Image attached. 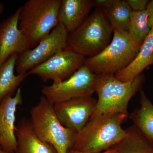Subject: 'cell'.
I'll list each match as a JSON object with an SVG mask.
<instances>
[{
  "label": "cell",
  "mask_w": 153,
  "mask_h": 153,
  "mask_svg": "<svg viewBox=\"0 0 153 153\" xmlns=\"http://www.w3.org/2000/svg\"><path fill=\"white\" fill-rule=\"evenodd\" d=\"M97 102L92 97L72 99L54 105V110L63 126L78 133L93 114Z\"/></svg>",
  "instance_id": "cell-10"
},
{
  "label": "cell",
  "mask_w": 153,
  "mask_h": 153,
  "mask_svg": "<svg viewBox=\"0 0 153 153\" xmlns=\"http://www.w3.org/2000/svg\"><path fill=\"white\" fill-rule=\"evenodd\" d=\"M23 102L21 88L14 96H8L0 103V147L6 152L15 153L17 142L15 130L16 113Z\"/></svg>",
  "instance_id": "cell-11"
},
{
  "label": "cell",
  "mask_w": 153,
  "mask_h": 153,
  "mask_svg": "<svg viewBox=\"0 0 153 153\" xmlns=\"http://www.w3.org/2000/svg\"><path fill=\"white\" fill-rule=\"evenodd\" d=\"M114 0H95L94 1V6L97 8L105 10L109 7L113 2Z\"/></svg>",
  "instance_id": "cell-23"
},
{
  "label": "cell",
  "mask_w": 153,
  "mask_h": 153,
  "mask_svg": "<svg viewBox=\"0 0 153 153\" xmlns=\"http://www.w3.org/2000/svg\"><path fill=\"white\" fill-rule=\"evenodd\" d=\"M103 10L113 31L128 32L132 11L126 1L114 0L112 4Z\"/></svg>",
  "instance_id": "cell-19"
},
{
  "label": "cell",
  "mask_w": 153,
  "mask_h": 153,
  "mask_svg": "<svg viewBox=\"0 0 153 153\" xmlns=\"http://www.w3.org/2000/svg\"><path fill=\"white\" fill-rule=\"evenodd\" d=\"M132 11H140L146 10L149 1L147 0H127Z\"/></svg>",
  "instance_id": "cell-21"
},
{
  "label": "cell",
  "mask_w": 153,
  "mask_h": 153,
  "mask_svg": "<svg viewBox=\"0 0 153 153\" xmlns=\"http://www.w3.org/2000/svg\"><path fill=\"white\" fill-rule=\"evenodd\" d=\"M4 8V6L2 3L0 2V16L2 13Z\"/></svg>",
  "instance_id": "cell-25"
},
{
  "label": "cell",
  "mask_w": 153,
  "mask_h": 153,
  "mask_svg": "<svg viewBox=\"0 0 153 153\" xmlns=\"http://www.w3.org/2000/svg\"><path fill=\"white\" fill-rule=\"evenodd\" d=\"M61 0H29L20 7L19 29L26 38L28 49L37 46L59 24Z\"/></svg>",
  "instance_id": "cell-3"
},
{
  "label": "cell",
  "mask_w": 153,
  "mask_h": 153,
  "mask_svg": "<svg viewBox=\"0 0 153 153\" xmlns=\"http://www.w3.org/2000/svg\"><path fill=\"white\" fill-rule=\"evenodd\" d=\"M112 33L104 11L97 8L79 27L68 33L67 47L84 57H93L109 45Z\"/></svg>",
  "instance_id": "cell-5"
},
{
  "label": "cell",
  "mask_w": 153,
  "mask_h": 153,
  "mask_svg": "<svg viewBox=\"0 0 153 153\" xmlns=\"http://www.w3.org/2000/svg\"><path fill=\"white\" fill-rule=\"evenodd\" d=\"M147 18L146 10L132 12L128 32L134 41L141 45L151 30Z\"/></svg>",
  "instance_id": "cell-20"
},
{
  "label": "cell",
  "mask_w": 153,
  "mask_h": 153,
  "mask_svg": "<svg viewBox=\"0 0 153 153\" xmlns=\"http://www.w3.org/2000/svg\"><path fill=\"white\" fill-rule=\"evenodd\" d=\"M144 81L142 74L127 82L119 80L114 74H96L94 91L98 99L90 119L108 113L121 114L128 117L129 102L141 89Z\"/></svg>",
  "instance_id": "cell-2"
},
{
  "label": "cell",
  "mask_w": 153,
  "mask_h": 153,
  "mask_svg": "<svg viewBox=\"0 0 153 153\" xmlns=\"http://www.w3.org/2000/svg\"><path fill=\"white\" fill-rule=\"evenodd\" d=\"M128 118L125 115L108 113L90 119L77 133L71 149L89 153H100L108 150L126 136L121 125Z\"/></svg>",
  "instance_id": "cell-1"
},
{
  "label": "cell",
  "mask_w": 153,
  "mask_h": 153,
  "mask_svg": "<svg viewBox=\"0 0 153 153\" xmlns=\"http://www.w3.org/2000/svg\"><path fill=\"white\" fill-rule=\"evenodd\" d=\"M95 76V74L83 65L67 79L44 85L41 93L53 105L72 99L92 97Z\"/></svg>",
  "instance_id": "cell-7"
},
{
  "label": "cell",
  "mask_w": 153,
  "mask_h": 153,
  "mask_svg": "<svg viewBox=\"0 0 153 153\" xmlns=\"http://www.w3.org/2000/svg\"><path fill=\"white\" fill-rule=\"evenodd\" d=\"M0 148H1V147H0Z\"/></svg>",
  "instance_id": "cell-27"
},
{
  "label": "cell",
  "mask_w": 153,
  "mask_h": 153,
  "mask_svg": "<svg viewBox=\"0 0 153 153\" xmlns=\"http://www.w3.org/2000/svg\"><path fill=\"white\" fill-rule=\"evenodd\" d=\"M30 123L36 135L52 145L58 153H67L75 143L77 132L63 126L52 104L44 96L30 111Z\"/></svg>",
  "instance_id": "cell-4"
},
{
  "label": "cell",
  "mask_w": 153,
  "mask_h": 153,
  "mask_svg": "<svg viewBox=\"0 0 153 153\" xmlns=\"http://www.w3.org/2000/svg\"><path fill=\"white\" fill-rule=\"evenodd\" d=\"M19 55L14 54L0 66V103L8 96H14L22 82L29 75L28 72L15 74Z\"/></svg>",
  "instance_id": "cell-16"
},
{
  "label": "cell",
  "mask_w": 153,
  "mask_h": 153,
  "mask_svg": "<svg viewBox=\"0 0 153 153\" xmlns=\"http://www.w3.org/2000/svg\"><path fill=\"white\" fill-rule=\"evenodd\" d=\"M147 14L148 24L151 29H153V0L149 2L146 8Z\"/></svg>",
  "instance_id": "cell-22"
},
{
  "label": "cell",
  "mask_w": 153,
  "mask_h": 153,
  "mask_svg": "<svg viewBox=\"0 0 153 153\" xmlns=\"http://www.w3.org/2000/svg\"><path fill=\"white\" fill-rule=\"evenodd\" d=\"M67 153H89L87 152H79V151H76L74 150L71 149H70L68 151ZM100 153H117V151L116 149L115 148L113 147L109 149L108 150L105 151V152H102Z\"/></svg>",
  "instance_id": "cell-24"
},
{
  "label": "cell",
  "mask_w": 153,
  "mask_h": 153,
  "mask_svg": "<svg viewBox=\"0 0 153 153\" xmlns=\"http://www.w3.org/2000/svg\"><path fill=\"white\" fill-rule=\"evenodd\" d=\"M94 7L91 0H61L58 22L68 33H72L82 25Z\"/></svg>",
  "instance_id": "cell-13"
},
{
  "label": "cell",
  "mask_w": 153,
  "mask_h": 153,
  "mask_svg": "<svg viewBox=\"0 0 153 153\" xmlns=\"http://www.w3.org/2000/svg\"><path fill=\"white\" fill-rule=\"evenodd\" d=\"M152 64H153V29L145 39L133 61L114 76L122 82H127L141 74L145 68Z\"/></svg>",
  "instance_id": "cell-15"
},
{
  "label": "cell",
  "mask_w": 153,
  "mask_h": 153,
  "mask_svg": "<svg viewBox=\"0 0 153 153\" xmlns=\"http://www.w3.org/2000/svg\"><path fill=\"white\" fill-rule=\"evenodd\" d=\"M68 34L64 26L59 23L37 46L19 55L16 66L17 73L30 71L67 48Z\"/></svg>",
  "instance_id": "cell-8"
},
{
  "label": "cell",
  "mask_w": 153,
  "mask_h": 153,
  "mask_svg": "<svg viewBox=\"0 0 153 153\" xmlns=\"http://www.w3.org/2000/svg\"><path fill=\"white\" fill-rule=\"evenodd\" d=\"M15 133L17 142L15 153H58L52 145L38 138L27 118L22 117L19 121Z\"/></svg>",
  "instance_id": "cell-14"
},
{
  "label": "cell",
  "mask_w": 153,
  "mask_h": 153,
  "mask_svg": "<svg viewBox=\"0 0 153 153\" xmlns=\"http://www.w3.org/2000/svg\"><path fill=\"white\" fill-rule=\"evenodd\" d=\"M126 136L116 145L117 153H153V143L134 125L126 129Z\"/></svg>",
  "instance_id": "cell-18"
},
{
  "label": "cell",
  "mask_w": 153,
  "mask_h": 153,
  "mask_svg": "<svg viewBox=\"0 0 153 153\" xmlns=\"http://www.w3.org/2000/svg\"><path fill=\"white\" fill-rule=\"evenodd\" d=\"M19 7L0 23V66L14 54L19 55L28 49L26 38L19 29Z\"/></svg>",
  "instance_id": "cell-12"
},
{
  "label": "cell",
  "mask_w": 153,
  "mask_h": 153,
  "mask_svg": "<svg viewBox=\"0 0 153 153\" xmlns=\"http://www.w3.org/2000/svg\"><path fill=\"white\" fill-rule=\"evenodd\" d=\"M84 60V56L67 47L32 68L28 73L38 75L44 82L63 81L82 66Z\"/></svg>",
  "instance_id": "cell-9"
},
{
  "label": "cell",
  "mask_w": 153,
  "mask_h": 153,
  "mask_svg": "<svg viewBox=\"0 0 153 153\" xmlns=\"http://www.w3.org/2000/svg\"><path fill=\"white\" fill-rule=\"evenodd\" d=\"M0 153H10L9 152H6V151H4L1 148H0Z\"/></svg>",
  "instance_id": "cell-26"
},
{
  "label": "cell",
  "mask_w": 153,
  "mask_h": 153,
  "mask_svg": "<svg viewBox=\"0 0 153 153\" xmlns=\"http://www.w3.org/2000/svg\"><path fill=\"white\" fill-rule=\"evenodd\" d=\"M140 92V106L128 117L141 133L153 143V104L142 89Z\"/></svg>",
  "instance_id": "cell-17"
},
{
  "label": "cell",
  "mask_w": 153,
  "mask_h": 153,
  "mask_svg": "<svg viewBox=\"0 0 153 153\" xmlns=\"http://www.w3.org/2000/svg\"><path fill=\"white\" fill-rule=\"evenodd\" d=\"M112 41L100 53L85 59L83 65L95 74H116L133 61L142 45L128 32L113 31Z\"/></svg>",
  "instance_id": "cell-6"
}]
</instances>
